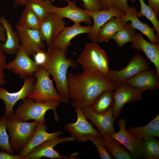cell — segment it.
<instances>
[{
  "label": "cell",
  "instance_id": "cell-28",
  "mask_svg": "<svg viewBox=\"0 0 159 159\" xmlns=\"http://www.w3.org/2000/svg\"><path fill=\"white\" fill-rule=\"evenodd\" d=\"M113 90L103 91L95 100L90 106L93 111L97 113H104L113 107L114 104Z\"/></svg>",
  "mask_w": 159,
  "mask_h": 159
},
{
  "label": "cell",
  "instance_id": "cell-4",
  "mask_svg": "<svg viewBox=\"0 0 159 159\" xmlns=\"http://www.w3.org/2000/svg\"><path fill=\"white\" fill-rule=\"evenodd\" d=\"M38 122L22 121L14 113L7 118V130L10 137L12 149L20 152L31 138L35 131Z\"/></svg>",
  "mask_w": 159,
  "mask_h": 159
},
{
  "label": "cell",
  "instance_id": "cell-44",
  "mask_svg": "<svg viewBox=\"0 0 159 159\" xmlns=\"http://www.w3.org/2000/svg\"><path fill=\"white\" fill-rule=\"evenodd\" d=\"M15 7L19 6H26L28 0H12Z\"/></svg>",
  "mask_w": 159,
  "mask_h": 159
},
{
  "label": "cell",
  "instance_id": "cell-20",
  "mask_svg": "<svg viewBox=\"0 0 159 159\" xmlns=\"http://www.w3.org/2000/svg\"><path fill=\"white\" fill-rule=\"evenodd\" d=\"M47 129L45 124L38 122L32 137L18 155L24 159V157L36 147L48 140L59 136L62 134L61 131L49 133L47 131Z\"/></svg>",
  "mask_w": 159,
  "mask_h": 159
},
{
  "label": "cell",
  "instance_id": "cell-25",
  "mask_svg": "<svg viewBox=\"0 0 159 159\" xmlns=\"http://www.w3.org/2000/svg\"><path fill=\"white\" fill-rule=\"evenodd\" d=\"M126 24L121 16L111 18L99 29L95 43L108 42Z\"/></svg>",
  "mask_w": 159,
  "mask_h": 159
},
{
  "label": "cell",
  "instance_id": "cell-17",
  "mask_svg": "<svg viewBox=\"0 0 159 159\" xmlns=\"http://www.w3.org/2000/svg\"><path fill=\"white\" fill-rule=\"evenodd\" d=\"M68 4L63 7H59L53 4L51 6L52 12L57 13L62 18H68L75 24L83 22L88 25L92 23V19L87 11L77 6L74 2L67 1Z\"/></svg>",
  "mask_w": 159,
  "mask_h": 159
},
{
  "label": "cell",
  "instance_id": "cell-27",
  "mask_svg": "<svg viewBox=\"0 0 159 159\" xmlns=\"http://www.w3.org/2000/svg\"><path fill=\"white\" fill-rule=\"evenodd\" d=\"M127 131L134 137L144 139L159 137V113L146 125L138 127H129Z\"/></svg>",
  "mask_w": 159,
  "mask_h": 159
},
{
  "label": "cell",
  "instance_id": "cell-6",
  "mask_svg": "<svg viewBox=\"0 0 159 159\" xmlns=\"http://www.w3.org/2000/svg\"><path fill=\"white\" fill-rule=\"evenodd\" d=\"M33 76L36 81L32 89L27 97L33 99L36 102L44 103L58 100L63 103L58 92L54 87L49 74L42 67L39 66L38 70Z\"/></svg>",
  "mask_w": 159,
  "mask_h": 159
},
{
  "label": "cell",
  "instance_id": "cell-30",
  "mask_svg": "<svg viewBox=\"0 0 159 159\" xmlns=\"http://www.w3.org/2000/svg\"><path fill=\"white\" fill-rule=\"evenodd\" d=\"M52 4L50 0H28L26 5L41 21L52 12L51 7Z\"/></svg>",
  "mask_w": 159,
  "mask_h": 159
},
{
  "label": "cell",
  "instance_id": "cell-21",
  "mask_svg": "<svg viewBox=\"0 0 159 159\" xmlns=\"http://www.w3.org/2000/svg\"><path fill=\"white\" fill-rule=\"evenodd\" d=\"M92 25L84 26L80 24H75L72 26L65 27L60 33L53 47L67 51L71 45V40L77 36L84 33L89 34Z\"/></svg>",
  "mask_w": 159,
  "mask_h": 159
},
{
  "label": "cell",
  "instance_id": "cell-41",
  "mask_svg": "<svg viewBox=\"0 0 159 159\" xmlns=\"http://www.w3.org/2000/svg\"><path fill=\"white\" fill-rule=\"evenodd\" d=\"M149 6L155 12L157 17L159 16V0H147Z\"/></svg>",
  "mask_w": 159,
  "mask_h": 159
},
{
  "label": "cell",
  "instance_id": "cell-14",
  "mask_svg": "<svg viewBox=\"0 0 159 159\" xmlns=\"http://www.w3.org/2000/svg\"><path fill=\"white\" fill-rule=\"evenodd\" d=\"M145 91L137 89L126 84L117 88L114 92L112 115L114 119L119 116L122 107L126 103L141 100Z\"/></svg>",
  "mask_w": 159,
  "mask_h": 159
},
{
  "label": "cell",
  "instance_id": "cell-24",
  "mask_svg": "<svg viewBox=\"0 0 159 159\" xmlns=\"http://www.w3.org/2000/svg\"><path fill=\"white\" fill-rule=\"evenodd\" d=\"M0 23L5 29L6 37L5 42L0 43V49L8 54H16L21 45L17 32L13 30L11 23L3 15L0 17Z\"/></svg>",
  "mask_w": 159,
  "mask_h": 159
},
{
  "label": "cell",
  "instance_id": "cell-37",
  "mask_svg": "<svg viewBox=\"0 0 159 159\" xmlns=\"http://www.w3.org/2000/svg\"><path fill=\"white\" fill-rule=\"evenodd\" d=\"M34 61L40 66L42 65L45 62L47 57V51L42 49L36 52L33 56Z\"/></svg>",
  "mask_w": 159,
  "mask_h": 159
},
{
  "label": "cell",
  "instance_id": "cell-18",
  "mask_svg": "<svg viewBox=\"0 0 159 159\" xmlns=\"http://www.w3.org/2000/svg\"><path fill=\"white\" fill-rule=\"evenodd\" d=\"M113 107L104 113L94 112L90 106L81 108L87 119L90 120L98 128L104 130L108 135L115 132L114 126Z\"/></svg>",
  "mask_w": 159,
  "mask_h": 159
},
{
  "label": "cell",
  "instance_id": "cell-13",
  "mask_svg": "<svg viewBox=\"0 0 159 159\" xmlns=\"http://www.w3.org/2000/svg\"><path fill=\"white\" fill-rule=\"evenodd\" d=\"M75 138L71 136L67 138H57L48 140L35 148L24 158V159H39L46 157L51 159H66L68 157L76 155L75 153L67 156H62L54 149L59 143L74 141Z\"/></svg>",
  "mask_w": 159,
  "mask_h": 159
},
{
  "label": "cell",
  "instance_id": "cell-23",
  "mask_svg": "<svg viewBox=\"0 0 159 159\" xmlns=\"http://www.w3.org/2000/svg\"><path fill=\"white\" fill-rule=\"evenodd\" d=\"M132 43V49L143 52L154 64L159 74V43L153 44L149 42L143 38L141 34L136 33Z\"/></svg>",
  "mask_w": 159,
  "mask_h": 159
},
{
  "label": "cell",
  "instance_id": "cell-1",
  "mask_svg": "<svg viewBox=\"0 0 159 159\" xmlns=\"http://www.w3.org/2000/svg\"><path fill=\"white\" fill-rule=\"evenodd\" d=\"M69 98L72 107L80 108L90 106L104 90H115L106 76L95 72L67 74Z\"/></svg>",
  "mask_w": 159,
  "mask_h": 159
},
{
  "label": "cell",
  "instance_id": "cell-40",
  "mask_svg": "<svg viewBox=\"0 0 159 159\" xmlns=\"http://www.w3.org/2000/svg\"><path fill=\"white\" fill-rule=\"evenodd\" d=\"M0 159H23L18 154L14 155L9 154L3 150L0 151Z\"/></svg>",
  "mask_w": 159,
  "mask_h": 159
},
{
  "label": "cell",
  "instance_id": "cell-43",
  "mask_svg": "<svg viewBox=\"0 0 159 159\" xmlns=\"http://www.w3.org/2000/svg\"><path fill=\"white\" fill-rule=\"evenodd\" d=\"M6 31L3 25L0 24V41L4 43L6 40Z\"/></svg>",
  "mask_w": 159,
  "mask_h": 159
},
{
  "label": "cell",
  "instance_id": "cell-10",
  "mask_svg": "<svg viewBox=\"0 0 159 159\" xmlns=\"http://www.w3.org/2000/svg\"><path fill=\"white\" fill-rule=\"evenodd\" d=\"M75 111L77 116L76 122L67 123L64 126L65 130L75 138L74 141L78 143H85L88 141L87 137L88 135L100 137L99 132L88 121L81 109L76 107Z\"/></svg>",
  "mask_w": 159,
  "mask_h": 159
},
{
  "label": "cell",
  "instance_id": "cell-32",
  "mask_svg": "<svg viewBox=\"0 0 159 159\" xmlns=\"http://www.w3.org/2000/svg\"><path fill=\"white\" fill-rule=\"evenodd\" d=\"M136 31L130 23L126 24L112 37L117 45L121 48L127 43L132 42L135 37Z\"/></svg>",
  "mask_w": 159,
  "mask_h": 159
},
{
  "label": "cell",
  "instance_id": "cell-35",
  "mask_svg": "<svg viewBox=\"0 0 159 159\" xmlns=\"http://www.w3.org/2000/svg\"><path fill=\"white\" fill-rule=\"evenodd\" d=\"M87 139L91 141L95 146L97 152L102 159H112V157L107 151L106 148L103 144L100 137L92 135H88Z\"/></svg>",
  "mask_w": 159,
  "mask_h": 159
},
{
  "label": "cell",
  "instance_id": "cell-33",
  "mask_svg": "<svg viewBox=\"0 0 159 159\" xmlns=\"http://www.w3.org/2000/svg\"><path fill=\"white\" fill-rule=\"evenodd\" d=\"M138 1L140 3V11L137 13L138 17H140L144 16L150 21L154 26L157 36L159 38V21L156 14L143 0Z\"/></svg>",
  "mask_w": 159,
  "mask_h": 159
},
{
  "label": "cell",
  "instance_id": "cell-19",
  "mask_svg": "<svg viewBox=\"0 0 159 159\" xmlns=\"http://www.w3.org/2000/svg\"><path fill=\"white\" fill-rule=\"evenodd\" d=\"M86 11L93 22L91 30L88 35V38L93 43H95L98 31L104 24L111 18L121 16L125 13L116 7L108 10Z\"/></svg>",
  "mask_w": 159,
  "mask_h": 159
},
{
  "label": "cell",
  "instance_id": "cell-39",
  "mask_svg": "<svg viewBox=\"0 0 159 159\" xmlns=\"http://www.w3.org/2000/svg\"><path fill=\"white\" fill-rule=\"evenodd\" d=\"M128 0H116V7L119 10L126 12L130 6L128 4ZM132 2H134L135 0H130Z\"/></svg>",
  "mask_w": 159,
  "mask_h": 159
},
{
  "label": "cell",
  "instance_id": "cell-22",
  "mask_svg": "<svg viewBox=\"0 0 159 159\" xmlns=\"http://www.w3.org/2000/svg\"><path fill=\"white\" fill-rule=\"evenodd\" d=\"M137 9L133 6L130 7L125 14L121 16L122 19L127 23L130 21L131 26L146 36L151 43L156 44L159 43V38L155 33L154 28H151L146 23H144L140 20L137 16Z\"/></svg>",
  "mask_w": 159,
  "mask_h": 159
},
{
  "label": "cell",
  "instance_id": "cell-31",
  "mask_svg": "<svg viewBox=\"0 0 159 159\" xmlns=\"http://www.w3.org/2000/svg\"><path fill=\"white\" fill-rule=\"evenodd\" d=\"M142 148L143 157L144 159H159V141L154 137L143 139Z\"/></svg>",
  "mask_w": 159,
  "mask_h": 159
},
{
  "label": "cell",
  "instance_id": "cell-42",
  "mask_svg": "<svg viewBox=\"0 0 159 159\" xmlns=\"http://www.w3.org/2000/svg\"><path fill=\"white\" fill-rule=\"evenodd\" d=\"M6 64V57L4 52L0 49V72H3L5 69Z\"/></svg>",
  "mask_w": 159,
  "mask_h": 159
},
{
  "label": "cell",
  "instance_id": "cell-8",
  "mask_svg": "<svg viewBox=\"0 0 159 159\" xmlns=\"http://www.w3.org/2000/svg\"><path fill=\"white\" fill-rule=\"evenodd\" d=\"M63 18L51 12L41 21L38 31L42 41L48 48L53 47L57 38L65 26Z\"/></svg>",
  "mask_w": 159,
  "mask_h": 159
},
{
  "label": "cell",
  "instance_id": "cell-16",
  "mask_svg": "<svg viewBox=\"0 0 159 159\" xmlns=\"http://www.w3.org/2000/svg\"><path fill=\"white\" fill-rule=\"evenodd\" d=\"M125 84L139 90H156L159 88V74L156 69H149L130 78Z\"/></svg>",
  "mask_w": 159,
  "mask_h": 159
},
{
  "label": "cell",
  "instance_id": "cell-12",
  "mask_svg": "<svg viewBox=\"0 0 159 159\" xmlns=\"http://www.w3.org/2000/svg\"><path fill=\"white\" fill-rule=\"evenodd\" d=\"M126 123L125 119H120L118 122L119 131L109 135L127 149L132 158L139 159L143 157V139L136 138L129 133L126 129Z\"/></svg>",
  "mask_w": 159,
  "mask_h": 159
},
{
  "label": "cell",
  "instance_id": "cell-34",
  "mask_svg": "<svg viewBox=\"0 0 159 159\" xmlns=\"http://www.w3.org/2000/svg\"><path fill=\"white\" fill-rule=\"evenodd\" d=\"M7 118L3 115L0 117V149L14 154V150L11 146L9 135L7 132Z\"/></svg>",
  "mask_w": 159,
  "mask_h": 159
},
{
  "label": "cell",
  "instance_id": "cell-45",
  "mask_svg": "<svg viewBox=\"0 0 159 159\" xmlns=\"http://www.w3.org/2000/svg\"><path fill=\"white\" fill-rule=\"evenodd\" d=\"M6 81L5 78V75L3 72H0V87L5 84Z\"/></svg>",
  "mask_w": 159,
  "mask_h": 159
},
{
  "label": "cell",
  "instance_id": "cell-5",
  "mask_svg": "<svg viewBox=\"0 0 159 159\" xmlns=\"http://www.w3.org/2000/svg\"><path fill=\"white\" fill-rule=\"evenodd\" d=\"M86 72H95L106 77L109 69L106 53L95 43L87 44L76 61Z\"/></svg>",
  "mask_w": 159,
  "mask_h": 159
},
{
  "label": "cell",
  "instance_id": "cell-29",
  "mask_svg": "<svg viewBox=\"0 0 159 159\" xmlns=\"http://www.w3.org/2000/svg\"><path fill=\"white\" fill-rule=\"evenodd\" d=\"M41 21L27 4L23 11L18 24L21 26L29 29L38 30Z\"/></svg>",
  "mask_w": 159,
  "mask_h": 159
},
{
  "label": "cell",
  "instance_id": "cell-38",
  "mask_svg": "<svg viewBox=\"0 0 159 159\" xmlns=\"http://www.w3.org/2000/svg\"><path fill=\"white\" fill-rule=\"evenodd\" d=\"M103 9L108 10L116 7V0H98Z\"/></svg>",
  "mask_w": 159,
  "mask_h": 159
},
{
  "label": "cell",
  "instance_id": "cell-2",
  "mask_svg": "<svg viewBox=\"0 0 159 159\" xmlns=\"http://www.w3.org/2000/svg\"><path fill=\"white\" fill-rule=\"evenodd\" d=\"M67 52L55 47L48 48L47 57L41 66L52 77L57 90L63 103L69 102L67 85V71L70 67H77L78 63L71 59L67 58Z\"/></svg>",
  "mask_w": 159,
  "mask_h": 159
},
{
  "label": "cell",
  "instance_id": "cell-7",
  "mask_svg": "<svg viewBox=\"0 0 159 159\" xmlns=\"http://www.w3.org/2000/svg\"><path fill=\"white\" fill-rule=\"evenodd\" d=\"M138 51L124 68L117 70L109 69L106 77L115 90L138 73L149 69V62Z\"/></svg>",
  "mask_w": 159,
  "mask_h": 159
},
{
  "label": "cell",
  "instance_id": "cell-3",
  "mask_svg": "<svg viewBox=\"0 0 159 159\" xmlns=\"http://www.w3.org/2000/svg\"><path fill=\"white\" fill-rule=\"evenodd\" d=\"M61 102L53 100L44 103L35 102L33 99L26 97L22 100L14 113L18 118L23 121L33 120L45 124V115L47 111H53L55 120L59 122V118L56 112L57 107Z\"/></svg>",
  "mask_w": 159,
  "mask_h": 159
},
{
  "label": "cell",
  "instance_id": "cell-11",
  "mask_svg": "<svg viewBox=\"0 0 159 159\" xmlns=\"http://www.w3.org/2000/svg\"><path fill=\"white\" fill-rule=\"evenodd\" d=\"M36 79L33 77L24 79L21 88L15 92H10L5 88L0 87V99L4 102L5 108L3 116L7 118L14 113V107L19 100L26 98L33 87Z\"/></svg>",
  "mask_w": 159,
  "mask_h": 159
},
{
  "label": "cell",
  "instance_id": "cell-36",
  "mask_svg": "<svg viewBox=\"0 0 159 159\" xmlns=\"http://www.w3.org/2000/svg\"><path fill=\"white\" fill-rule=\"evenodd\" d=\"M86 10L95 11L102 9L98 0H81Z\"/></svg>",
  "mask_w": 159,
  "mask_h": 159
},
{
  "label": "cell",
  "instance_id": "cell-9",
  "mask_svg": "<svg viewBox=\"0 0 159 159\" xmlns=\"http://www.w3.org/2000/svg\"><path fill=\"white\" fill-rule=\"evenodd\" d=\"M34 61L32 59L21 45L15 59L7 63L5 69L10 70L22 79L33 77L39 67Z\"/></svg>",
  "mask_w": 159,
  "mask_h": 159
},
{
  "label": "cell",
  "instance_id": "cell-26",
  "mask_svg": "<svg viewBox=\"0 0 159 159\" xmlns=\"http://www.w3.org/2000/svg\"><path fill=\"white\" fill-rule=\"evenodd\" d=\"M100 139L109 153L117 159H133L129 153L115 139L110 137L103 130L98 129Z\"/></svg>",
  "mask_w": 159,
  "mask_h": 159
},
{
  "label": "cell",
  "instance_id": "cell-15",
  "mask_svg": "<svg viewBox=\"0 0 159 159\" xmlns=\"http://www.w3.org/2000/svg\"><path fill=\"white\" fill-rule=\"evenodd\" d=\"M15 27L19 34L21 45L29 56H33L36 52L45 49L38 30L23 27L18 24Z\"/></svg>",
  "mask_w": 159,
  "mask_h": 159
}]
</instances>
